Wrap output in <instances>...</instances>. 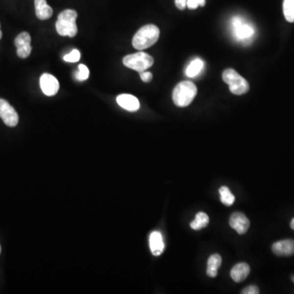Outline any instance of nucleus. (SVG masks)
Returning a JSON list of instances; mask_svg holds the SVG:
<instances>
[{"instance_id":"24","label":"nucleus","mask_w":294,"mask_h":294,"mask_svg":"<svg viewBox=\"0 0 294 294\" xmlns=\"http://www.w3.org/2000/svg\"><path fill=\"white\" fill-rule=\"evenodd\" d=\"M259 289L255 285H250L246 287L245 289H243L241 294H259Z\"/></svg>"},{"instance_id":"6","label":"nucleus","mask_w":294,"mask_h":294,"mask_svg":"<svg viewBox=\"0 0 294 294\" xmlns=\"http://www.w3.org/2000/svg\"><path fill=\"white\" fill-rule=\"evenodd\" d=\"M233 33L235 38L241 42L247 43L254 36L255 29L252 24L245 22L242 17H235L231 20Z\"/></svg>"},{"instance_id":"2","label":"nucleus","mask_w":294,"mask_h":294,"mask_svg":"<svg viewBox=\"0 0 294 294\" xmlns=\"http://www.w3.org/2000/svg\"><path fill=\"white\" fill-rule=\"evenodd\" d=\"M197 95V87L191 81L178 83L172 92V100L178 107L188 106Z\"/></svg>"},{"instance_id":"29","label":"nucleus","mask_w":294,"mask_h":294,"mask_svg":"<svg viewBox=\"0 0 294 294\" xmlns=\"http://www.w3.org/2000/svg\"><path fill=\"white\" fill-rule=\"evenodd\" d=\"M292 280H293V282L294 283V274L292 276Z\"/></svg>"},{"instance_id":"1","label":"nucleus","mask_w":294,"mask_h":294,"mask_svg":"<svg viewBox=\"0 0 294 294\" xmlns=\"http://www.w3.org/2000/svg\"><path fill=\"white\" fill-rule=\"evenodd\" d=\"M159 29L154 24H147L140 28L132 39V46L137 50H144L153 46L159 38Z\"/></svg>"},{"instance_id":"16","label":"nucleus","mask_w":294,"mask_h":294,"mask_svg":"<svg viewBox=\"0 0 294 294\" xmlns=\"http://www.w3.org/2000/svg\"><path fill=\"white\" fill-rule=\"evenodd\" d=\"M221 264V257L219 254H213L209 257L208 260V267H207V274L211 278L218 275V268Z\"/></svg>"},{"instance_id":"22","label":"nucleus","mask_w":294,"mask_h":294,"mask_svg":"<svg viewBox=\"0 0 294 294\" xmlns=\"http://www.w3.org/2000/svg\"><path fill=\"white\" fill-rule=\"evenodd\" d=\"M80 59V52L77 49H74L70 53L64 56V61L67 62H77Z\"/></svg>"},{"instance_id":"10","label":"nucleus","mask_w":294,"mask_h":294,"mask_svg":"<svg viewBox=\"0 0 294 294\" xmlns=\"http://www.w3.org/2000/svg\"><path fill=\"white\" fill-rule=\"evenodd\" d=\"M230 225L240 235L247 232L250 226V221L243 213L236 212L233 213L230 218Z\"/></svg>"},{"instance_id":"21","label":"nucleus","mask_w":294,"mask_h":294,"mask_svg":"<svg viewBox=\"0 0 294 294\" xmlns=\"http://www.w3.org/2000/svg\"><path fill=\"white\" fill-rule=\"evenodd\" d=\"M89 77V71L88 67L84 65L78 66V72L76 74V78L79 81L86 80Z\"/></svg>"},{"instance_id":"8","label":"nucleus","mask_w":294,"mask_h":294,"mask_svg":"<svg viewBox=\"0 0 294 294\" xmlns=\"http://www.w3.org/2000/svg\"><path fill=\"white\" fill-rule=\"evenodd\" d=\"M30 42H31V38L29 33L27 32H22L17 35V38L15 39L17 56L21 58H26L29 56L32 50Z\"/></svg>"},{"instance_id":"11","label":"nucleus","mask_w":294,"mask_h":294,"mask_svg":"<svg viewBox=\"0 0 294 294\" xmlns=\"http://www.w3.org/2000/svg\"><path fill=\"white\" fill-rule=\"evenodd\" d=\"M272 251L279 257H289L294 254V240H288L277 241L272 245Z\"/></svg>"},{"instance_id":"17","label":"nucleus","mask_w":294,"mask_h":294,"mask_svg":"<svg viewBox=\"0 0 294 294\" xmlns=\"http://www.w3.org/2000/svg\"><path fill=\"white\" fill-rule=\"evenodd\" d=\"M204 63L203 61L199 58H196L191 61L190 65L187 66L186 70V75L190 78H194L196 76L198 75V74L200 73L202 70L203 69Z\"/></svg>"},{"instance_id":"30","label":"nucleus","mask_w":294,"mask_h":294,"mask_svg":"<svg viewBox=\"0 0 294 294\" xmlns=\"http://www.w3.org/2000/svg\"><path fill=\"white\" fill-rule=\"evenodd\" d=\"M0 253H1V246H0Z\"/></svg>"},{"instance_id":"14","label":"nucleus","mask_w":294,"mask_h":294,"mask_svg":"<svg viewBox=\"0 0 294 294\" xmlns=\"http://www.w3.org/2000/svg\"><path fill=\"white\" fill-rule=\"evenodd\" d=\"M149 247L152 254L154 256H159L164 252V243L161 233L154 231L149 235Z\"/></svg>"},{"instance_id":"9","label":"nucleus","mask_w":294,"mask_h":294,"mask_svg":"<svg viewBox=\"0 0 294 294\" xmlns=\"http://www.w3.org/2000/svg\"><path fill=\"white\" fill-rule=\"evenodd\" d=\"M40 88L46 96L51 97L56 95L59 91V82L50 74H44L40 78Z\"/></svg>"},{"instance_id":"3","label":"nucleus","mask_w":294,"mask_h":294,"mask_svg":"<svg viewBox=\"0 0 294 294\" xmlns=\"http://www.w3.org/2000/svg\"><path fill=\"white\" fill-rule=\"evenodd\" d=\"M78 13L74 10L66 9L58 15L56 23V29L61 36H75L78 33V27L76 24V19Z\"/></svg>"},{"instance_id":"4","label":"nucleus","mask_w":294,"mask_h":294,"mask_svg":"<svg viewBox=\"0 0 294 294\" xmlns=\"http://www.w3.org/2000/svg\"><path fill=\"white\" fill-rule=\"evenodd\" d=\"M222 78L230 87L231 93L235 95H243L249 90V83L233 69H226L223 72Z\"/></svg>"},{"instance_id":"12","label":"nucleus","mask_w":294,"mask_h":294,"mask_svg":"<svg viewBox=\"0 0 294 294\" xmlns=\"http://www.w3.org/2000/svg\"><path fill=\"white\" fill-rule=\"evenodd\" d=\"M117 103L121 107L128 111H137L140 108L139 100L134 96L130 94H121L116 98Z\"/></svg>"},{"instance_id":"28","label":"nucleus","mask_w":294,"mask_h":294,"mask_svg":"<svg viewBox=\"0 0 294 294\" xmlns=\"http://www.w3.org/2000/svg\"><path fill=\"white\" fill-rule=\"evenodd\" d=\"M0 27H1V26H0ZM2 31H1V29H0V39H2Z\"/></svg>"},{"instance_id":"15","label":"nucleus","mask_w":294,"mask_h":294,"mask_svg":"<svg viewBox=\"0 0 294 294\" xmlns=\"http://www.w3.org/2000/svg\"><path fill=\"white\" fill-rule=\"evenodd\" d=\"M34 6L35 13L39 19L48 20L52 16V8L47 3L46 0H34Z\"/></svg>"},{"instance_id":"26","label":"nucleus","mask_w":294,"mask_h":294,"mask_svg":"<svg viewBox=\"0 0 294 294\" xmlns=\"http://www.w3.org/2000/svg\"><path fill=\"white\" fill-rule=\"evenodd\" d=\"M176 7L180 10H184L187 7V0H175Z\"/></svg>"},{"instance_id":"27","label":"nucleus","mask_w":294,"mask_h":294,"mask_svg":"<svg viewBox=\"0 0 294 294\" xmlns=\"http://www.w3.org/2000/svg\"><path fill=\"white\" fill-rule=\"evenodd\" d=\"M290 226H291L292 229L294 230V218H293V220H291Z\"/></svg>"},{"instance_id":"5","label":"nucleus","mask_w":294,"mask_h":294,"mask_svg":"<svg viewBox=\"0 0 294 294\" xmlns=\"http://www.w3.org/2000/svg\"><path fill=\"white\" fill-rule=\"evenodd\" d=\"M122 63L127 68L132 69L141 73L153 66L154 59L149 54L139 51L125 56L122 59Z\"/></svg>"},{"instance_id":"7","label":"nucleus","mask_w":294,"mask_h":294,"mask_svg":"<svg viewBox=\"0 0 294 294\" xmlns=\"http://www.w3.org/2000/svg\"><path fill=\"white\" fill-rule=\"evenodd\" d=\"M0 118L8 127L17 126L19 121L17 111L4 99H0Z\"/></svg>"},{"instance_id":"20","label":"nucleus","mask_w":294,"mask_h":294,"mask_svg":"<svg viewBox=\"0 0 294 294\" xmlns=\"http://www.w3.org/2000/svg\"><path fill=\"white\" fill-rule=\"evenodd\" d=\"M283 11L284 17L290 23L294 22V0H284Z\"/></svg>"},{"instance_id":"23","label":"nucleus","mask_w":294,"mask_h":294,"mask_svg":"<svg viewBox=\"0 0 294 294\" xmlns=\"http://www.w3.org/2000/svg\"><path fill=\"white\" fill-rule=\"evenodd\" d=\"M206 3V0H187V7L190 9H196L198 6L203 7Z\"/></svg>"},{"instance_id":"25","label":"nucleus","mask_w":294,"mask_h":294,"mask_svg":"<svg viewBox=\"0 0 294 294\" xmlns=\"http://www.w3.org/2000/svg\"><path fill=\"white\" fill-rule=\"evenodd\" d=\"M140 77H141L142 80L143 81V82H145V83H149V82L152 80V78H153L152 73H150V72H147V71H146L140 73Z\"/></svg>"},{"instance_id":"19","label":"nucleus","mask_w":294,"mask_h":294,"mask_svg":"<svg viewBox=\"0 0 294 294\" xmlns=\"http://www.w3.org/2000/svg\"><path fill=\"white\" fill-rule=\"evenodd\" d=\"M219 193H220V201L223 204H225V206L232 205L235 202V198L230 191V189L226 186H221L219 190Z\"/></svg>"},{"instance_id":"13","label":"nucleus","mask_w":294,"mask_h":294,"mask_svg":"<svg viewBox=\"0 0 294 294\" xmlns=\"http://www.w3.org/2000/svg\"><path fill=\"white\" fill-rule=\"evenodd\" d=\"M250 273V267L247 263L240 262L235 265L230 271V276L234 281L240 283L244 281Z\"/></svg>"},{"instance_id":"18","label":"nucleus","mask_w":294,"mask_h":294,"mask_svg":"<svg viewBox=\"0 0 294 294\" xmlns=\"http://www.w3.org/2000/svg\"><path fill=\"white\" fill-rule=\"evenodd\" d=\"M209 223V218L205 213L200 212L196 215V219L191 223V227L193 230H198L206 227Z\"/></svg>"}]
</instances>
